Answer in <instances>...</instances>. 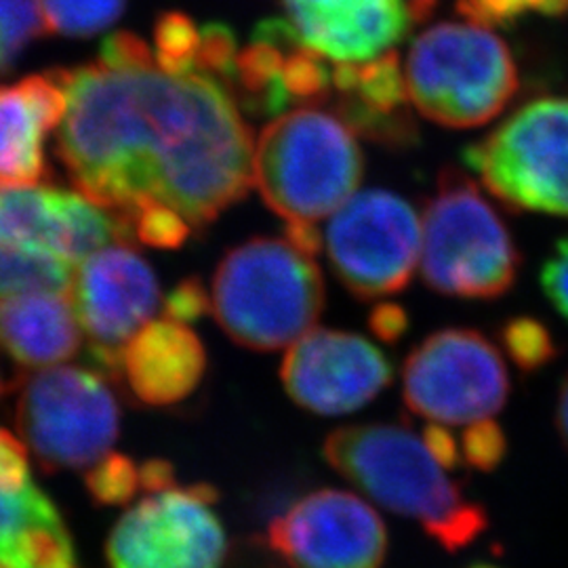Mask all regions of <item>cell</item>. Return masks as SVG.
<instances>
[{"label":"cell","mask_w":568,"mask_h":568,"mask_svg":"<svg viewBox=\"0 0 568 568\" xmlns=\"http://www.w3.org/2000/svg\"><path fill=\"white\" fill-rule=\"evenodd\" d=\"M61 74L58 156L82 196L122 227L164 206L203 230L246 196L253 135L224 84L166 74L126 30L102 42L98 60Z\"/></svg>","instance_id":"cell-1"},{"label":"cell","mask_w":568,"mask_h":568,"mask_svg":"<svg viewBox=\"0 0 568 568\" xmlns=\"http://www.w3.org/2000/svg\"><path fill=\"white\" fill-rule=\"evenodd\" d=\"M323 453L345 480L389 511L417 520L450 554L471 546L488 528L487 509L467 499L406 427H339Z\"/></svg>","instance_id":"cell-2"},{"label":"cell","mask_w":568,"mask_h":568,"mask_svg":"<svg viewBox=\"0 0 568 568\" xmlns=\"http://www.w3.org/2000/svg\"><path fill=\"white\" fill-rule=\"evenodd\" d=\"M325 307L314 255L284 239H253L225 253L211 286V310L234 342L255 352L302 339Z\"/></svg>","instance_id":"cell-3"},{"label":"cell","mask_w":568,"mask_h":568,"mask_svg":"<svg viewBox=\"0 0 568 568\" xmlns=\"http://www.w3.org/2000/svg\"><path fill=\"white\" fill-rule=\"evenodd\" d=\"M363 175L365 156L356 133L318 108L276 116L255 148L253 182L286 230L318 227L356 194Z\"/></svg>","instance_id":"cell-4"},{"label":"cell","mask_w":568,"mask_h":568,"mask_svg":"<svg viewBox=\"0 0 568 568\" xmlns=\"http://www.w3.org/2000/svg\"><path fill=\"white\" fill-rule=\"evenodd\" d=\"M405 81L419 114L447 129L497 119L520 84L506 41L471 21H443L422 32L406 55Z\"/></svg>","instance_id":"cell-5"},{"label":"cell","mask_w":568,"mask_h":568,"mask_svg":"<svg viewBox=\"0 0 568 568\" xmlns=\"http://www.w3.org/2000/svg\"><path fill=\"white\" fill-rule=\"evenodd\" d=\"M422 276L440 295L490 302L506 295L520 248L493 204L459 169H445L422 222Z\"/></svg>","instance_id":"cell-6"},{"label":"cell","mask_w":568,"mask_h":568,"mask_svg":"<svg viewBox=\"0 0 568 568\" xmlns=\"http://www.w3.org/2000/svg\"><path fill=\"white\" fill-rule=\"evenodd\" d=\"M464 163L511 211L568 220V95L523 103L466 145Z\"/></svg>","instance_id":"cell-7"},{"label":"cell","mask_w":568,"mask_h":568,"mask_svg":"<svg viewBox=\"0 0 568 568\" xmlns=\"http://www.w3.org/2000/svg\"><path fill=\"white\" fill-rule=\"evenodd\" d=\"M100 371L53 366L23 379L18 427L44 471L100 462L119 438L121 406Z\"/></svg>","instance_id":"cell-8"},{"label":"cell","mask_w":568,"mask_h":568,"mask_svg":"<svg viewBox=\"0 0 568 568\" xmlns=\"http://www.w3.org/2000/svg\"><path fill=\"white\" fill-rule=\"evenodd\" d=\"M403 396L415 415L432 424L469 426L490 419L508 403V366L483 333L445 328L406 358Z\"/></svg>","instance_id":"cell-9"},{"label":"cell","mask_w":568,"mask_h":568,"mask_svg":"<svg viewBox=\"0 0 568 568\" xmlns=\"http://www.w3.org/2000/svg\"><path fill=\"white\" fill-rule=\"evenodd\" d=\"M326 253L339 283L358 300L405 291L422 255V220L413 204L387 190L354 194L335 211Z\"/></svg>","instance_id":"cell-10"},{"label":"cell","mask_w":568,"mask_h":568,"mask_svg":"<svg viewBox=\"0 0 568 568\" xmlns=\"http://www.w3.org/2000/svg\"><path fill=\"white\" fill-rule=\"evenodd\" d=\"M209 485L164 488L143 497L112 530V568H222L225 532Z\"/></svg>","instance_id":"cell-11"},{"label":"cell","mask_w":568,"mask_h":568,"mask_svg":"<svg viewBox=\"0 0 568 568\" xmlns=\"http://www.w3.org/2000/svg\"><path fill=\"white\" fill-rule=\"evenodd\" d=\"M68 293L93 365L105 377L121 379L122 349L161 304L154 270L135 248L108 246L82 262Z\"/></svg>","instance_id":"cell-12"},{"label":"cell","mask_w":568,"mask_h":568,"mask_svg":"<svg viewBox=\"0 0 568 568\" xmlns=\"http://www.w3.org/2000/svg\"><path fill=\"white\" fill-rule=\"evenodd\" d=\"M267 546L293 568H379L386 560L387 528L354 493L323 488L270 525Z\"/></svg>","instance_id":"cell-13"},{"label":"cell","mask_w":568,"mask_h":568,"mask_svg":"<svg viewBox=\"0 0 568 568\" xmlns=\"http://www.w3.org/2000/svg\"><path fill=\"white\" fill-rule=\"evenodd\" d=\"M286 394L312 413L347 415L392 384L386 354L365 337L316 328L291 345L281 368Z\"/></svg>","instance_id":"cell-14"},{"label":"cell","mask_w":568,"mask_h":568,"mask_svg":"<svg viewBox=\"0 0 568 568\" xmlns=\"http://www.w3.org/2000/svg\"><path fill=\"white\" fill-rule=\"evenodd\" d=\"M300 41L333 63H363L392 51L410 28L406 0H283Z\"/></svg>","instance_id":"cell-15"},{"label":"cell","mask_w":568,"mask_h":568,"mask_svg":"<svg viewBox=\"0 0 568 568\" xmlns=\"http://www.w3.org/2000/svg\"><path fill=\"white\" fill-rule=\"evenodd\" d=\"M63 114L61 70L0 84V187H37L49 182L44 143Z\"/></svg>","instance_id":"cell-16"},{"label":"cell","mask_w":568,"mask_h":568,"mask_svg":"<svg viewBox=\"0 0 568 568\" xmlns=\"http://www.w3.org/2000/svg\"><path fill=\"white\" fill-rule=\"evenodd\" d=\"M405 72L396 51L363 63H333L328 105L371 142L406 148L417 142V124L408 110Z\"/></svg>","instance_id":"cell-17"},{"label":"cell","mask_w":568,"mask_h":568,"mask_svg":"<svg viewBox=\"0 0 568 568\" xmlns=\"http://www.w3.org/2000/svg\"><path fill=\"white\" fill-rule=\"evenodd\" d=\"M206 354L199 335L163 318L143 326L121 356V377L143 405L169 406L187 398L203 379Z\"/></svg>","instance_id":"cell-18"},{"label":"cell","mask_w":568,"mask_h":568,"mask_svg":"<svg viewBox=\"0 0 568 568\" xmlns=\"http://www.w3.org/2000/svg\"><path fill=\"white\" fill-rule=\"evenodd\" d=\"M0 347L26 368H51L81 347V325L63 293H21L0 300Z\"/></svg>","instance_id":"cell-19"},{"label":"cell","mask_w":568,"mask_h":568,"mask_svg":"<svg viewBox=\"0 0 568 568\" xmlns=\"http://www.w3.org/2000/svg\"><path fill=\"white\" fill-rule=\"evenodd\" d=\"M74 199V192L60 187H0V243L68 262Z\"/></svg>","instance_id":"cell-20"},{"label":"cell","mask_w":568,"mask_h":568,"mask_svg":"<svg viewBox=\"0 0 568 568\" xmlns=\"http://www.w3.org/2000/svg\"><path fill=\"white\" fill-rule=\"evenodd\" d=\"M72 276V264L58 255L0 243V297L39 291L63 293Z\"/></svg>","instance_id":"cell-21"},{"label":"cell","mask_w":568,"mask_h":568,"mask_svg":"<svg viewBox=\"0 0 568 568\" xmlns=\"http://www.w3.org/2000/svg\"><path fill=\"white\" fill-rule=\"evenodd\" d=\"M203 26L180 11L163 13L154 26V61L166 74H201Z\"/></svg>","instance_id":"cell-22"},{"label":"cell","mask_w":568,"mask_h":568,"mask_svg":"<svg viewBox=\"0 0 568 568\" xmlns=\"http://www.w3.org/2000/svg\"><path fill=\"white\" fill-rule=\"evenodd\" d=\"M126 0H41L44 28L53 34L84 39L119 20Z\"/></svg>","instance_id":"cell-23"},{"label":"cell","mask_w":568,"mask_h":568,"mask_svg":"<svg viewBox=\"0 0 568 568\" xmlns=\"http://www.w3.org/2000/svg\"><path fill=\"white\" fill-rule=\"evenodd\" d=\"M42 32L41 0H0V77L16 68Z\"/></svg>","instance_id":"cell-24"},{"label":"cell","mask_w":568,"mask_h":568,"mask_svg":"<svg viewBox=\"0 0 568 568\" xmlns=\"http://www.w3.org/2000/svg\"><path fill=\"white\" fill-rule=\"evenodd\" d=\"M84 485L100 506H122L142 493V466L122 453H108L87 471Z\"/></svg>","instance_id":"cell-25"},{"label":"cell","mask_w":568,"mask_h":568,"mask_svg":"<svg viewBox=\"0 0 568 568\" xmlns=\"http://www.w3.org/2000/svg\"><path fill=\"white\" fill-rule=\"evenodd\" d=\"M499 339L514 365L525 373H535L558 356V347L548 326L530 316H516L508 321L501 326Z\"/></svg>","instance_id":"cell-26"},{"label":"cell","mask_w":568,"mask_h":568,"mask_svg":"<svg viewBox=\"0 0 568 568\" xmlns=\"http://www.w3.org/2000/svg\"><path fill=\"white\" fill-rule=\"evenodd\" d=\"M457 11L483 28H509L530 13L558 18L556 0H457Z\"/></svg>","instance_id":"cell-27"},{"label":"cell","mask_w":568,"mask_h":568,"mask_svg":"<svg viewBox=\"0 0 568 568\" xmlns=\"http://www.w3.org/2000/svg\"><path fill=\"white\" fill-rule=\"evenodd\" d=\"M462 453L467 466L478 471L497 469L508 455V438L504 427L493 419L469 424L462 436Z\"/></svg>","instance_id":"cell-28"},{"label":"cell","mask_w":568,"mask_h":568,"mask_svg":"<svg viewBox=\"0 0 568 568\" xmlns=\"http://www.w3.org/2000/svg\"><path fill=\"white\" fill-rule=\"evenodd\" d=\"M209 307L211 297L199 278H185L175 288H171L163 302L164 318L183 325L201 321Z\"/></svg>","instance_id":"cell-29"},{"label":"cell","mask_w":568,"mask_h":568,"mask_svg":"<svg viewBox=\"0 0 568 568\" xmlns=\"http://www.w3.org/2000/svg\"><path fill=\"white\" fill-rule=\"evenodd\" d=\"M539 283L551 307L568 323V239L554 244L541 265Z\"/></svg>","instance_id":"cell-30"},{"label":"cell","mask_w":568,"mask_h":568,"mask_svg":"<svg viewBox=\"0 0 568 568\" xmlns=\"http://www.w3.org/2000/svg\"><path fill=\"white\" fill-rule=\"evenodd\" d=\"M424 445H426L429 455L434 457V462L447 469H457L462 466V447L457 443V438L448 432L447 426L443 424H429L424 429Z\"/></svg>","instance_id":"cell-31"},{"label":"cell","mask_w":568,"mask_h":568,"mask_svg":"<svg viewBox=\"0 0 568 568\" xmlns=\"http://www.w3.org/2000/svg\"><path fill=\"white\" fill-rule=\"evenodd\" d=\"M368 325L379 339L394 344L405 335L408 328V316L400 305L382 304L373 310Z\"/></svg>","instance_id":"cell-32"},{"label":"cell","mask_w":568,"mask_h":568,"mask_svg":"<svg viewBox=\"0 0 568 568\" xmlns=\"http://www.w3.org/2000/svg\"><path fill=\"white\" fill-rule=\"evenodd\" d=\"M556 429H558V436L562 440V445L568 450V373L562 379V386L558 389V400H556Z\"/></svg>","instance_id":"cell-33"},{"label":"cell","mask_w":568,"mask_h":568,"mask_svg":"<svg viewBox=\"0 0 568 568\" xmlns=\"http://www.w3.org/2000/svg\"><path fill=\"white\" fill-rule=\"evenodd\" d=\"M436 2H438V0H406V7H408V13H410V20H426L427 16L434 11Z\"/></svg>","instance_id":"cell-34"},{"label":"cell","mask_w":568,"mask_h":568,"mask_svg":"<svg viewBox=\"0 0 568 568\" xmlns=\"http://www.w3.org/2000/svg\"><path fill=\"white\" fill-rule=\"evenodd\" d=\"M556 7H558V18L568 16V0H556Z\"/></svg>","instance_id":"cell-35"},{"label":"cell","mask_w":568,"mask_h":568,"mask_svg":"<svg viewBox=\"0 0 568 568\" xmlns=\"http://www.w3.org/2000/svg\"><path fill=\"white\" fill-rule=\"evenodd\" d=\"M467 568H499L495 567V565H487V562H474V565H469Z\"/></svg>","instance_id":"cell-36"},{"label":"cell","mask_w":568,"mask_h":568,"mask_svg":"<svg viewBox=\"0 0 568 568\" xmlns=\"http://www.w3.org/2000/svg\"><path fill=\"white\" fill-rule=\"evenodd\" d=\"M0 394H2V384H0Z\"/></svg>","instance_id":"cell-37"}]
</instances>
